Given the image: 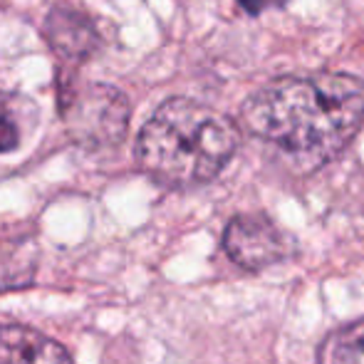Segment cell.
I'll return each instance as SVG.
<instances>
[{
  "label": "cell",
  "instance_id": "1",
  "mask_svg": "<svg viewBox=\"0 0 364 364\" xmlns=\"http://www.w3.org/2000/svg\"><path fill=\"white\" fill-rule=\"evenodd\" d=\"M243 127L302 171L340 156L364 127V82L345 73L283 77L243 107Z\"/></svg>",
  "mask_w": 364,
  "mask_h": 364
},
{
  "label": "cell",
  "instance_id": "2",
  "mask_svg": "<svg viewBox=\"0 0 364 364\" xmlns=\"http://www.w3.org/2000/svg\"><path fill=\"white\" fill-rule=\"evenodd\" d=\"M238 144L240 132L225 114L188 97H171L141 127L136 161L161 186L193 188L213 181Z\"/></svg>",
  "mask_w": 364,
  "mask_h": 364
},
{
  "label": "cell",
  "instance_id": "3",
  "mask_svg": "<svg viewBox=\"0 0 364 364\" xmlns=\"http://www.w3.org/2000/svg\"><path fill=\"white\" fill-rule=\"evenodd\" d=\"M58 109L77 146L102 151L124 141L129 132V97L107 82H82L77 73L55 75Z\"/></svg>",
  "mask_w": 364,
  "mask_h": 364
},
{
  "label": "cell",
  "instance_id": "4",
  "mask_svg": "<svg viewBox=\"0 0 364 364\" xmlns=\"http://www.w3.org/2000/svg\"><path fill=\"white\" fill-rule=\"evenodd\" d=\"M223 250L245 270H263L290 255L288 238L270 218L260 213L235 216L223 230Z\"/></svg>",
  "mask_w": 364,
  "mask_h": 364
},
{
  "label": "cell",
  "instance_id": "5",
  "mask_svg": "<svg viewBox=\"0 0 364 364\" xmlns=\"http://www.w3.org/2000/svg\"><path fill=\"white\" fill-rule=\"evenodd\" d=\"M45 40L58 58V73H77L100 53L102 38L90 15L70 5H55L45 18Z\"/></svg>",
  "mask_w": 364,
  "mask_h": 364
},
{
  "label": "cell",
  "instance_id": "6",
  "mask_svg": "<svg viewBox=\"0 0 364 364\" xmlns=\"http://www.w3.org/2000/svg\"><path fill=\"white\" fill-rule=\"evenodd\" d=\"M0 364H75L65 345L18 322H0Z\"/></svg>",
  "mask_w": 364,
  "mask_h": 364
},
{
  "label": "cell",
  "instance_id": "7",
  "mask_svg": "<svg viewBox=\"0 0 364 364\" xmlns=\"http://www.w3.org/2000/svg\"><path fill=\"white\" fill-rule=\"evenodd\" d=\"M322 364H364V320L337 330L320 352Z\"/></svg>",
  "mask_w": 364,
  "mask_h": 364
},
{
  "label": "cell",
  "instance_id": "8",
  "mask_svg": "<svg viewBox=\"0 0 364 364\" xmlns=\"http://www.w3.org/2000/svg\"><path fill=\"white\" fill-rule=\"evenodd\" d=\"M20 102L25 100L10 95V92H0V154H8L20 146Z\"/></svg>",
  "mask_w": 364,
  "mask_h": 364
},
{
  "label": "cell",
  "instance_id": "9",
  "mask_svg": "<svg viewBox=\"0 0 364 364\" xmlns=\"http://www.w3.org/2000/svg\"><path fill=\"white\" fill-rule=\"evenodd\" d=\"M238 5L245 10L248 15H258V13H263L265 8L270 5V0H238Z\"/></svg>",
  "mask_w": 364,
  "mask_h": 364
}]
</instances>
